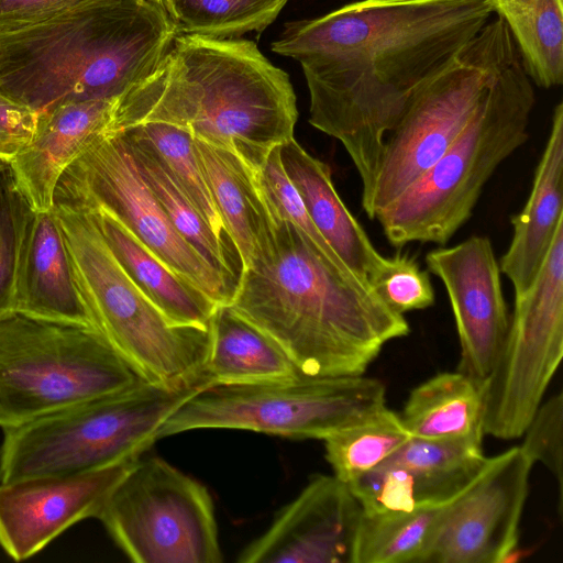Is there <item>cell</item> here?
Returning a JSON list of instances; mask_svg holds the SVG:
<instances>
[{
	"label": "cell",
	"instance_id": "cell-16",
	"mask_svg": "<svg viewBox=\"0 0 563 563\" xmlns=\"http://www.w3.org/2000/svg\"><path fill=\"white\" fill-rule=\"evenodd\" d=\"M139 459L77 474L0 483V547L23 561L74 523L98 518L114 486Z\"/></svg>",
	"mask_w": 563,
	"mask_h": 563
},
{
	"label": "cell",
	"instance_id": "cell-3",
	"mask_svg": "<svg viewBox=\"0 0 563 563\" xmlns=\"http://www.w3.org/2000/svg\"><path fill=\"white\" fill-rule=\"evenodd\" d=\"M289 75L250 40L177 34L156 70L121 96L107 133L165 122L228 150L258 173L294 137Z\"/></svg>",
	"mask_w": 563,
	"mask_h": 563
},
{
	"label": "cell",
	"instance_id": "cell-1",
	"mask_svg": "<svg viewBox=\"0 0 563 563\" xmlns=\"http://www.w3.org/2000/svg\"><path fill=\"white\" fill-rule=\"evenodd\" d=\"M493 12L488 0H361L291 21L272 43L300 63L309 123L345 148L367 216L387 133Z\"/></svg>",
	"mask_w": 563,
	"mask_h": 563
},
{
	"label": "cell",
	"instance_id": "cell-25",
	"mask_svg": "<svg viewBox=\"0 0 563 563\" xmlns=\"http://www.w3.org/2000/svg\"><path fill=\"white\" fill-rule=\"evenodd\" d=\"M483 413L484 383L455 371L415 387L400 418L415 438L483 441Z\"/></svg>",
	"mask_w": 563,
	"mask_h": 563
},
{
	"label": "cell",
	"instance_id": "cell-39",
	"mask_svg": "<svg viewBox=\"0 0 563 563\" xmlns=\"http://www.w3.org/2000/svg\"><path fill=\"white\" fill-rule=\"evenodd\" d=\"M9 166L8 163L0 161V173L3 172Z\"/></svg>",
	"mask_w": 563,
	"mask_h": 563
},
{
	"label": "cell",
	"instance_id": "cell-33",
	"mask_svg": "<svg viewBox=\"0 0 563 563\" xmlns=\"http://www.w3.org/2000/svg\"><path fill=\"white\" fill-rule=\"evenodd\" d=\"M33 214L8 166L0 173V319L13 314L16 276Z\"/></svg>",
	"mask_w": 563,
	"mask_h": 563
},
{
	"label": "cell",
	"instance_id": "cell-27",
	"mask_svg": "<svg viewBox=\"0 0 563 563\" xmlns=\"http://www.w3.org/2000/svg\"><path fill=\"white\" fill-rule=\"evenodd\" d=\"M140 172L181 238L234 289L244 265L233 243L219 238L181 192L151 146L132 130L120 131Z\"/></svg>",
	"mask_w": 563,
	"mask_h": 563
},
{
	"label": "cell",
	"instance_id": "cell-36",
	"mask_svg": "<svg viewBox=\"0 0 563 563\" xmlns=\"http://www.w3.org/2000/svg\"><path fill=\"white\" fill-rule=\"evenodd\" d=\"M520 444L534 464L540 462L558 485L559 512L563 509V395L558 393L541 402L529 421Z\"/></svg>",
	"mask_w": 563,
	"mask_h": 563
},
{
	"label": "cell",
	"instance_id": "cell-34",
	"mask_svg": "<svg viewBox=\"0 0 563 563\" xmlns=\"http://www.w3.org/2000/svg\"><path fill=\"white\" fill-rule=\"evenodd\" d=\"M257 180L268 209L274 217L294 223L311 240L328 261L341 271L353 275L314 227L298 191L284 172L279 158V146L268 154L257 173Z\"/></svg>",
	"mask_w": 563,
	"mask_h": 563
},
{
	"label": "cell",
	"instance_id": "cell-30",
	"mask_svg": "<svg viewBox=\"0 0 563 563\" xmlns=\"http://www.w3.org/2000/svg\"><path fill=\"white\" fill-rule=\"evenodd\" d=\"M288 0H161L177 34L216 40L261 33Z\"/></svg>",
	"mask_w": 563,
	"mask_h": 563
},
{
	"label": "cell",
	"instance_id": "cell-28",
	"mask_svg": "<svg viewBox=\"0 0 563 563\" xmlns=\"http://www.w3.org/2000/svg\"><path fill=\"white\" fill-rule=\"evenodd\" d=\"M512 36L531 81L549 89L563 81V0H488Z\"/></svg>",
	"mask_w": 563,
	"mask_h": 563
},
{
	"label": "cell",
	"instance_id": "cell-20",
	"mask_svg": "<svg viewBox=\"0 0 563 563\" xmlns=\"http://www.w3.org/2000/svg\"><path fill=\"white\" fill-rule=\"evenodd\" d=\"M563 221V103L553 111L549 137L534 172L531 192L520 212L511 217L514 234L498 261L515 296L534 280Z\"/></svg>",
	"mask_w": 563,
	"mask_h": 563
},
{
	"label": "cell",
	"instance_id": "cell-22",
	"mask_svg": "<svg viewBox=\"0 0 563 563\" xmlns=\"http://www.w3.org/2000/svg\"><path fill=\"white\" fill-rule=\"evenodd\" d=\"M79 209L90 216L132 282L170 322L201 328L211 325L219 305L208 295L168 268L111 213L101 208Z\"/></svg>",
	"mask_w": 563,
	"mask_h": 563
},
{
	"label": "cell",
	"instance_id": "cell-26",
	"mask_svg": "<svg viewBox=\"0 0 563 563\" xmlns=\"http://www.w3.org/2000/svg\"><path fill=\"white\" fill-rule=\"evenodd\" d=\"M485 464L460 471H434L382 463L347 485L365 514L412 511L453 500L473 483Z\"/></svg>",
	"mask_w": 563,
	"mask_h": 563
},
{
	"label": "cell",
	"instance_id": "cell-38",
	"mask_svg": "<svg viewBox=\"0 0 563 563\" xmlns=\"http://www.w3.org/2000/svg\"><path fill=\"white\" fill-rule=\"evenodd\" d=\"M86 0H0V32L27 27L69 9Z\"/></svg>",
	"mask_w": 563,
	"mask_h": 563
},
{
	"label": "cell",
	"instance_id": "cell-18",
	"mask_svg": "<svg viewBox=\"0 0 563 563\" xmlns=\"http://www.w3.org/2000/svg\"><path fill=\"white\" fill-rule=\"evenodd\" d=\"M117 101H73L38 112L31 140L9 163L14 185L33 211L53 209L60 176L108 132Z\"/></svg>",
	"mask_w": 563,
	"mask_h": 563
},
{
	"label": "cell",
	"instance_id": "cell-5",
	"mask_svg": "<svg viewBox=\"0 0 563 563\" xmlns=\"http://www.w3.org/2000/svg\"><path fill=\"white\" fill-rule=\"evenodd\" d=\"M532 82L515 55L495 76L471 120L405 192L379 210L388 242L444 245L472 217L498 166L529 139Z\"/></svg>",
	"mask_w": 563,
	"mask_h": 563
},
{
	"label": "cell",
	"instance_id": "cell-6",
	"mask_svg": "<svg viewBox=\"0 0 563 563\" xmlns=\"http://www.w3.org/2000/svg\"><path fill=\"white\" fill-rule=\"evenodd\" d=\"M78 288L96 329L144 382L208 387L211 325L170 322L117 261L90 216L54 203Z\"/></svg>",
	"mask_w": 563,
	"mask_h": 563
},
{
	"label": "cell",
	"instance_id": "cell-37",
	"mask_svg": "<svg viewBox=\"0 0 563 563\" xmlns=\"http://www.w3.org/2000/svg\"><path fill=\"white\" fill-rule=\"evenodd\" d=\"M38 112L0 91V161L10 163L29 143Z\"/></svg>",
	"mask_w": 563,
	"mask_h": 563
},
{
	"label": "cell",
	"instance_id": "cell-2",
	"mask_svg": "<svg viewBox=\"0 0 563 563\" xmlns=\"http://www.w3.org/2000/svg\"><path fill=\"white\" fill-rule=\"evenodd\" d=\"M273 219L268 241L244 267L228 306L301 374L364 375L386 343L409 333L405 316L328 261L294 223Z\"/></svg>",
	"mask_w": 563,
	"mask_h": 563
},
{
	"label": "cell",
	"instance_id": "cell-17",
	"mask_svg": "<svg viewBox=\"0 0 563 563\" xmlns=\"http://www.w3.org/2000/svg\"><path fill=\"white\" fill-rule=\"evenodd\" d=\"M362 507L349 485L317 475L247 544L240 563H352Z\"/></svg>",
	"mask_w": 563,
	"mask_h": 563
},
{
	"label": "cell",
	"instance_id": "cell-9",
	"mask_svg": "<svg viewBox=\"0 0 563 563\" xmlns=\"http://www.w3.org/2000/svg\"><path fill=\"white\" fill-rule=\"evenodd\" d=\"M385 385L357 376H309L242 385H212L185 400L162 423L157 440L200 429H234L291 439L324 440L376 417Z\"/></svg>",
	"mask_w": 563,
	"mask_h": 563
},
{
	"label": "cell",
	"instance_id": "cell-35",
	"mask_svg": "<svg viewBox=\"0 0 563 563\" xmlns=\"http://www.w3.org/2000/svg\"><path fill=\"white\" fill-rule=\"evenodd\" d=\"M369 285L390 309L400 314L429 308L435 301L429 273L407 254L384 257L369 278Z\"/></svg>",
	"mask_w": 563,
	"mask_h": 563
},
{
	"label": "cell",
	"instance_id": "cell-12",
	"mask_svg": "<svg viewBox=\"0 0 563 563\" xmlns=\"http://www.w3.org/2000/svg\"><path fill=\"white\" fill-rule=\"evenodd\" d=\"M563 356V221L530 287L515 296L506 340L484 382V434L522 437Z\"/></svg>",
	"mask_w": 563,
	"mask_h": 563
},
{
	"label": "cell",
	"instance_id": "cell-31",
	"mask_svg": "<svg viewBox=\"0 0 563 563\" xmlns=\"http://www.w3.org/2000/svg\"><path fill=\"white\" fill-rule=\"evenodd\" d=\"M128 129L151 146L175 184L213 232L223 241L235 244L214 205L198 161L192 134L176 125L157 121L143 122Z\"/></svg>",
	"mask_w": 563,
	"mask_h": 563
},
{
	"label": "cell",
	"instance_id": "cell-23",
	"mask_svg": "<svg viewBox=\"0 0 563 563\" xmlns=\"http://www.w3.org/2000/svg\"><path fill=\"white\" fill-rule=\"evenodd\" d=\"M194 142L214 205L246 267L268 241L274 221L257 173L228 150L197 137Z\"/></svg>",
	"mask_w": 563,
	"mask_h": 563
},
{
	"label": "cell",
	"instance_id": "cell-7",
	"mask_svg": "<svg viewBox=\"0 0 563 563\" xmlns=\"http://www.w3.org/2000/svg\"><path fill=\"white\" fill-rule=\"evenodd\" d=\"M202 386L140 380L96 399L3 430L0 483L68 475L140 457L162 423Z\"/></svg>",
	"mask_w": 563,
	"mask_h": 563
},
{
	"label": "cell",
	"instance_id": "cell-32",
	"mask_svg": "<svg viewBox=\"0 0 563 563\" xmlns=\"http://www.w3.org/2000/svg\"><path fill=\"white\" fill-rule=\"evenodd\" d=\"M410 438L400 415L386 408L366 422L325 438V460L333 475L349 484L383 463Z\"/></svg>",
	"mask_w": 563,
	"mask_h": 563
},
{
	"label": "cell",
	"instance_id": "cell-19",
	"mask_svg": "<svg viewBox=\"0 0 563 563\" xmlns=\"http://www.w3.org/2000/svg\"><path fill=\"white\" fill-rule=\"evenodd\" d=\"M13 313L96 329L53 209L34 211L16 276Z\"/></svg>",
	"mask_w": 563,
	"mask_h": 563
},
{
	"label": "cell",
	"instance_id": "cell-4",
	"mask_svg": "<svg viewBox=\"0 0 563 563\" xmlns=\"http://www.w3.org/2000/svg\"><path fill=\"white\" fill-rule=\"evenodd\" d=\"M176 35L158 0H86L0 32V91L36 112L119 99L156 70Z\"/></svg>",
	"mask_w": 563,
	"mask_h": 563
},
{
	"label": "cell",
	"instance_id": "cell-29",
	"mask_svg": "<svg viewBox=\"0 0 563 563\" xmlns=\"http://www.w3.org/2000/svg\"><path fill=\"white\" fill-rule=\"evenodd\" d=\"M446 504L412 511L362 512L352 563H418Z\"/></svg>",
	"mask_w": 563,
	"mask_h": 563
},
{
	"label": "cell",
	"instance_id": "cell-40",
	"mask_svg": "<svg viewBox=\"0 0 563 563\" xmlns=\"http://www.w3.org/2000/svg\"><path fill=\"white\" fill-rule=\"evenodd\" d=\"M161 2V0H158Z\"/></svg>",
	"mask_w": 563,
	"mask_h": 563
},
{
	"label": "cell",
	"instance_id": "cell-24",
	"mask_svg": "<svg viewBox=\"0 0 563 563\" xmlns=\"http://www.w3.org/2000/svg\"><path fill=\"white\" fill-rule=\"evenodd\" d=\"M300 372L265 333L219 306L211 321V349L205 376L212 385H242L285 380Z\"/></svg>",
	"mask_w": 563,
	"mask_h": 563
},
{
	"label": "cell",
	"instance_id": "cell-15",
	"mask_svg": "<svg viewBox=\"0 0 563 563\" xmlns=\"http://www.w3.org/2000/svg\"><path fill=\"white\" fill-rule=\"evenodd\" d=\"M426 264L442 282L452 307L461 347L456 371L484 383L510 324L493 244L487 236L472 235L430 251Z\"/></svg>",
	"mask_w": 563,
	"mask_h": 563
},
{
	"label": "cell",
	"instance_id": "cell-21",
	"mask_svg": "<svg viewBox=\"0 0 563 563\" xmlns=\"http://www.w3.org/2000/svg\"><path fill=\"white\" fill-rule=\"evenodd\" d=\"M279 158L314 227L346 268L369 285V278L385 256L374 247L338 195L330 167L310 155L295 137L279 145Z\"/></svg>",
	"mask_w": 563,
	"mask_h": 563
},
{
	"label": "cell",
	"instance_id": "cell-10",
	"mask_svg": "<svg viewBox=\"0 0 563 563\" xmlns=\"http://www.w3.org/2000/svg\"><path fill=\"white\" fill-rule=\"evenodd\" d=\"M517 54L505 21L497 16L413 93L385 137L369 219L435 163L471 120L495 76Z\"/></svg>",
	"mask_w": 563,
	"mask_h": 563
},
{
	"label": "cell",
	"instance_id": "cell-14",
	"mask_svg": "<svg viewBox=\"0 0 563 563\" xmlns=\"http://www.w3.org/2000/svg\"><path fill=\"white\" fill-rule=\"evenodd\" d=\"M532 465L520 445L488 457L473 483L444 506L418 563L510 561Z\"/></svg>",
	"mask_w": 563,
	"mask_h": 563
},
{
	"label": "cell",
	"instance_id": "cell-8",
	"mask_svg": "<svg viewBox=\"0 0 563 563\" xmlns=\"http://www.w3.org/2000/svg\"><path fill=\"white\" fill-rule=\"evenodd\" d=\"M142 380L95 328L0 319L2 430L123 390Z\"/></svg>",
	"mask_w": 563,
	"mask_h": 563
},
{
	"label": "cell",
	"instance_id": "cell-11",
	"mask_svg": "<svg viewBox=\"0 0 563 563\" xmlns=\"http://www.w3.org/2000/svg\"><path fill=\"white\" fill-rule=\"evenodd\" d=\"M98 519L132 562H222L208 489L161 457L139 459Z\"/></svg>",
	"mask_w": 563,
	"mask_h": 563
},
{
	"label": "cell",
	"instance_id": "cell-13",
	"mask_svg": "<svg viewBox=\"0 0 563 563\" xmlns=\"http://www.w3.org/2000/svg\"><path fill=\"white\" fill-rule=\"evenodd\" d=\"M54 203L104 209L168 268L217 305L231 302L234 289L176 231L122 133L102 134L66 168L57 183Z\"/></svg>",
	"mask_w": 563,
	"mask_h": 563
}]
</instances>
